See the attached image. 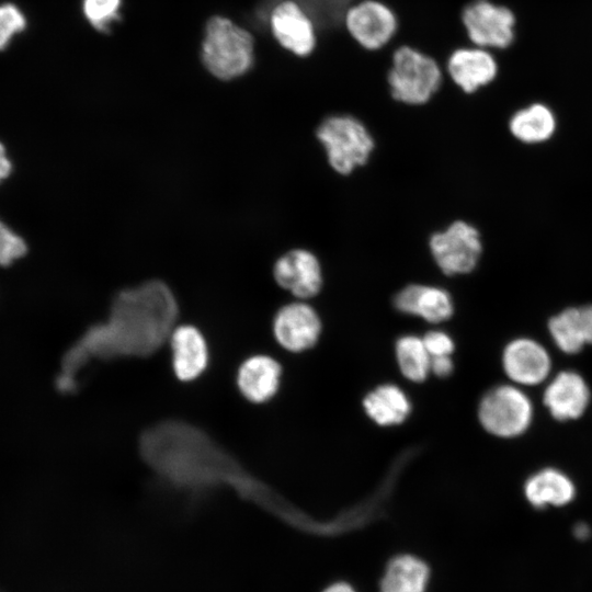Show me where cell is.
I'll return each mask as SVG.
<instances>
[{
    "label": "cell",
    "instance_id": "cell-1",
    "mask_svg": "<svg viewBox=\"0 0 592 592\" xmlns=\"http://www.w3.org/2000/svg\"><path fill=\"white\" fill-rule=\"evenodd\" d=\"M178 312L175 297L161 281L121 291L107 319L91 326L65 353L57 389L76 391L78 373L92 360L152 355L170 339Z\"/></svg>",
    "mask_w": 592,
    "mask_h": 592
},
{
    "label": "cell",
    "instance_id": "cell-2",
    "mask_svg": "<svg viewBox=\"0 0 592 592\" xmlns=\"http://www.w3.org/2000/svg\"><path fill=\"white\" fill-rule=\"evenodd\" d=\"M145 464L167 485L192 496L219 488L269 505L270 496L241 463L198 426L163 420L145 429L138 440Z\"/></svg>",
    "mask_w": 592,
    "mask_h": 592
},
{
    "label": "cell",
    "instance_id": "cell-3",
    "mask_svg": "<svg viewBox=\"0 0 592 592\" xmlns=\"http://www.w3.org/2000/svg\"><path fill=\"white\" fill-rule=\"evenodd\" d=\"M252 35L232 21L213 16L206 25L202 59L207 70L221 80L246 73L253 64Z\"/></svg>",
    "mask_w": 592,
    "mask_h": 592
},
{
    "label": "cell",
    "instance_id": "cell-4",
    "mask_svg": "<svg viewBox=\"0 0 592 592\" xmlns=\"http://www.w3.org/2000/svg\"><path fill=\"white\" fill-rule=\"evenodd\" d=\"M444 70L435 59L407 45L392 54L387 80L394 101L420 106L431 101L443 84Z\"/></svg>",
    "mask_w": 592,
    "mask_h": 592
},
{
    "label": "cell",
    "instance_id": "cell-5",
    "mask_svg": "<svg viewBox=\"0 0 592 592\" xmlns=\"http://www.w3.org/2000/svg\"><path fill=\"white\" fill-rule=\"evenodd\" d=\"M328 162L340 174L364 166L374 149V138L362 121L351 114L325 117L316 130Z\"/></svg>",
    "mask_w": 592,
    "mask_h": 592
},
{
    "label": "cell",
    "instance_id": "cell-6",
    "mask_svg": "<svg viewBox=\"0 0 592 592\" xmlns=\"http://www.w3.org/2000/svg\"><path fill=\"white\" fill-rule=\"evenodd\" d=\"M532 414V402L527 396L521 389L509 385L490 389L478 408L483 429L500 437L523 433L531 423Z\"/></svg>",
    "mask_w": 592,
    "mask_h": 592
},
{
    "label": "cell",
    "instance_id": "cell-7",
    "mask_svg": "<svg viewBox=\"0 0 592 592\" xmlns=\"http://www.w3.org/2000/svg\"><path fill=\"white\" fill-rule=\"evenodd\" d=\"M462 22L473 46L505 49L515 37V15L492 0H473L462 11Z\"/></svg>",
    "mask_w": 592,
    "mask_h": 592
},
{
    "label": "cell",
    "instance_id": "cell-8",
    "mask_svg": "<svg viewBox=\"0 0 592 592\" xmlns=\"http://www.w3.org/2000/svg\"><path fill=\"white\" fill-rule=\"evenodd\" d=\"M429 247L436 265L449 276L471 272L481 254L478 230L463 220L433 234Z\"/></svg>",
    "mask_w": 592,
    "mask_h": 592
},
{
    "label": "cell",
    "instance_id": "cell-9",
    "mask_svg": "<svg viewBox=\"0 0 592 592\" xmlns=\"http://www.w3.org/2000/svg\"><path fill=\"white\" fill-rule=\"evenodd\" d=\"M344 25L362 47L376 50L391 41L398 22L394 11L385 3L378 0H361L346 10Z\"/></svg>",
    "mask_w": 592,
    "mask_h": 592
},
{
    "label": "cell",
    "instance_id": "cell-10",
    "mask_svg": "<svg viewBox=\"0 0 592 592\" xmlns=\"http://www.w3.org/2000/svg\"><path fill=\"white\" fill-rule=\"evenodd\" d=\"M269 20L274 39L285 50L306 57L315 49V24L298 2L281 0L272 9Z\"/></svg>",
    "mask_w": 592,
    "mask_h": 592
},
{
    "label": "cell",
    "instance_id": "cell-11",
    "mask_svg": "<svg viewBox=\"0 0 592 592\" xmlns=\"http://www.w3.org/2000/svg\"><path fill=\"white\" fill-rule=\"evenodd\" d=\"M499 70V62L491 50L477 46L455 49L445 67L452 82L468 95L492 83Z\"/></svg>",
    "mask_w": 592,
    "mask_h": 592
},
{
    "label": "cell",
    "instance_id": "cell-12",
    "mask_svg": "<svg viewBox=\"0 0 592 592\" xmlns=\"http://www.w3.org/2000/svg\"><path fill=\"white\" fill-rule=\"evenodd\" d=\"M321 332L317 311L308 304L294 301L283 306L273 320L278 344L291 352H303L316 344Z\"/></svg>",
    "mask_w": 592,
    "mask_h": 592
},
{
    "label": "cell",
    "instance_id": "cell-13",
    "mask_svg": "<svg viewBox=\"0 0 592 592\" xmlns=\"http://www.w3.org/2000/svg\"><path fill=\"white\" fill-rule=\"evenodd\" d=\"M276 283L299 299L316 296L322 286L318 258L309 250L294 249L277 259L273 267Z\"/></svg>",
    "mask_w": 592,
    "mask_h": 592
},
{
    "label": "cell",
    "instance_id": "cell-14",
    "mask_svg": "<svg viewBox=\"0 0 592 592\" xmlns=\"http://www.w3.org/2000/svg\"><path fill=\"white\" fill-rule=\"evenodd\" d=\"M505 374L521 385H537L550 371V358L546 350L531 339L510 342L502 357Z\"/></svg>",
    "mask_w": 592,
    "mask_h": 592
},
{
    "label": "cell",
    "instance_id": "cell-15",
    "mask_svg": "<svg viewBox=\"0 0 592 592\" xmlns=\"http://www.w3.org/2000/svg\"><path fill=\"white\" fill-rule=\"evenodd\" d=\"M395 307L403 314L439 323L452 317L454 306L447 291L437 286L410 284L394 298Z\"/></svg>",
    "mask_w": 592,
    "mask_h": 592
},
{
    "label": "cell",
    "instance_id": "cell-16",
    "mask_svg": "<svg viewBox=\"0 0 592 592\" xmlns=\"http://www.w3.org/2000/svg\"><path fill=\"white\" fill-rule=\"evenodd\" d=\"M590 401V390L584 379L574 372L559 373L546 387L544 403L557 420L577 419Z\"/></svg>",
    "mask_w": 592,
    "mask_h": 592
},
{
    "label": "cell",
    "instance_id": "cell-17",
    "mask_svg": "<svg viewBox=\"0 0 592 592\" xmlns=\"http://www.w3.org/2000/svg\"><path fill=\"white\" fill-rule=\"evenodd\" d=\"M172 366L183 382L197 378L207 367L208 350L201 331L190 325L179 326L170 335Z\"/></svg>",
    "mask_w": 592,
    "mask_h": 592
},
{
    "label": "cell",
    "instance_id": "cell-18",
    "mask_svg": "<svg viewBox=\"0 0 592 592\" xmlns=\"http://www.w3.org/2000/svg\"><path fill=\"white\" fill-rule=\"evenodd\" d=\"M282 368L277 361L267 355L247 358L238 369L237 385L249 401L262 403L277 391Z\"/></svg>",
    "mask_w": 592,
    "mask_h": 592
},
{
    "label": "cell",
    "instance_id": "cell-19",
    "mask_svg": "<svg viewBox=\"0 0 592 592\" xmlns=\"http://www.w3.org/2000/svg\"><path fill=\"white\" fill-rule=\"evenodd\" d=\"M524 492L528 502L535 508L561 506L574 498L576 489L565 474L554 468H546L528 478Z\"/></svg>",
    "mask_w": 592,
    "mask_h": 592
},
{
    "label": "cell",
    "instance_id": "cell-20",
    "mask_svg": "<svg viewBox=\"0 0 592 592\" xmlns=\"http://www.w3.org/2000/svg\"><path fill=\"white\" fill-rule=\"evenodd\" d=\"M363 406L367 415L383 426L402 423L411 410L405 391L392 384L375 388L365 397Z\"/></svg>",
    "mask_w": 592,
    "mask_h": 592
},
{
    "label": "cell",
    "instance_id": "cell-21",
    "mask_svg": "<svg viewBox=\"0 0 592 592\" xmlns=\"http://www.w3.org/2000/svg\"><path fill=\"white\" fill-rule=\"evenodd\" d=\"M429 568L412 555L392 558L380 581V592H425Z\"/></svg>",
    "mask_w": 592,
    "mask_h": 592
},
{
    "label": "cell",
    "instance_id": "cell-22",
    "mask_svg": "<svg viewBox=\"0 0 592 592\" xmlns=\"http://www.w3.org/2000/svg\"><path fill=\"white\" fill-rule=\"evenodd\" d=\"M509 126L517 139L530 144L540 143L554 134L556 118L548 106L536 103L514 113Z\"/></svg>",
    "mask_w": 592,
    "mask_h": 592
},
{
    "label": "cell",
    "instance_id": "cell-23",
    "mask_svg": "<svg viewBox=\"0 0 592 592\" xmlns=\"http://www.w3.org/2000/svg\"><path fill=\"white\" fill-rule=\"evenodd\" d=\"M396 360L401 374L414 383L423 382L431 372V356L422 338L409 334L396 342Z\"/></svg>",
    "mask_w": 592,
    "mask_h": 592
},
{
    "label": "cell",
    "instance_id": "cell-24",
    "mask_svg": "<svg viewBox=\"0 0 592 592\" xmlns=\"http://www.w3.org/2000/svg\"><path fill=\"white\" fill-rule=\"evenodd\" d=\"M549 331L558 348L566 353H577L588 343L580 308H568L549 321Z\"/></svg>",
    "mask_w": 592,
    "mask_h": 592
},
{
    "label": "cell",
    "instance_id": "cell-25",
    "mask_svg": "<svg viewBox=\"0 0 592 592\" xmlns=\"http://www.w3.org/2000/svg\"><path fill=\"white\" fill-rule=\"evenodd\" d=\"M121 0H84L83 11L90 23L99 31H105L110 23L117 20Z\"/></svg>",
    "mask_w": 592,
    "mask_h": 592
},
{
    "label": "cell",
    "instance_id": "cell-26",
    "mask_svg": "<svg viewBox=\"0 0 592 592\" xmlns=\"http://www.w3.org/2000/svg\"><path fill=\"white\" fill-rule=\"evenodd\" d=\"M26 252L24 239L0 219V265L9 266Z\"/></svg>",
    "mask_w": 592,
    "mask_h": 592
},
{
    "label": "cell",
    "instance_id": "cell-27",
    "mask_svg": "<svg viewBox=\"0 0 592 592\" xmlns=\"http://www.w3.org/2000/svg\"><path fill=\"white\" fill-rule=\"evenodd\" d=\"M25 24V18L19 8L10 3L0 5V49L9 44Z\"/></svg>",
    "mask_w": 592,
    "mask_h": 592
},
{
    "label": "cell",
    "instance_id": "cell-28",
    "mask_svg": "<svg viewBox=\"0 0 592 592\" xmlns=\"http://www.w3.org/2000/svg\"><path fill=\"white\" fill-rule=\"evenodd\" d=\"M422 340L431 357L452 355L454 352V342L446 332L432 330Z\"/></svg>",
    "mask_w": 592,
    "mask_h": 592
},
{
    "label": "cell",
    "instance_id": "cell-29",
    "mask_svg": "<svg viewBox=\"0 0 592 592\" xmlns=\"http://www.w3.org/2000/svg\"><path fill=\"white\" fill-rule=\"evenodd\" d=\"M453 367L451 355L431 357V372L439 377H447Z\"/></svg>",
    "mask_w": 592,
    "mask_h": 592
},
{
    "label": "cell",
    "instance_id": "cell-30",
    "mask_svg": "<svg viewBox=\"0 0 592 592\" xmlns=\"http://www.w3.org/2000/svg\"><path fill=\"white\" fill-rule=\"evenodd\" d=\"M12 172V162L7 155L4 145L0 141V183Z\"/></svg>",
    "mask_w": 592,
    "mask_h": 592
},
{
    "label": "cell",
    "instance_id": "cell-31",
    "mask_svg": "<svg viewBox=\"0 0 592 592\" xmlns=\"http://www.w3.org/2000/svg\"><path fill=\"white\" fill-rule=\"evenodd\" d=\"M580 308L584 321L588 343H592V305Z\"/></svg>",
    "mask_w": 592,
    "mask_h": 592
},
{
    "label": "cell",
    "instance_id": "cell-32",
    "mask_svg": "<svg viewBox=\"0 0 592 592\" xmlns=\"http://www.w3.org/2000/svg\"><path fill=\"white\" fill-rule=\"evenodd\" d=\"M323 592H355L354 589L345 582H337L328 587Z\"/></svg>",
    "mask_w": 592,
    "mask_h": 592
},
{
    "label": "cell",
    "instance_id": "cell-33",
    "mask_svg": "<svg viewBox=\"0 0 592 592\" xmlns=\"http://www.w3.org/2000/svg\"><path fill=\"white\" fill-rule=\"evenodd\" d=\"M574 536L579 539H585L590 535V528L584 523H579L574 526Z\"/></svg>",
    "mask_w": 592,
    "mask_h": 592
}]
</instances>
